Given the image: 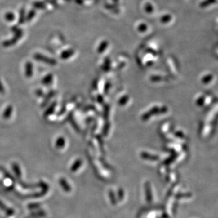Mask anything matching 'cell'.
<instances>
[{"label": "cell", "mask_w": 218, "mask_h": 218, "mask_svg": "<svg viewBox=\"0 0 218 218\" xmlns=\"http://www.w3.org/2000/svg\"><path fill=\"white\" fill-rule=\"evenodd\" d=\"M25 74L27 77H31L33 75V65L31 63H27L26 65Z\"/></svg>", "instance_id": "cell-5"}, {"label": "cell", "mask_w": 218, "mask_h": 218, "mask_svg": "<svg viewBox=\"0 0 218 218\" xmlns=\"http://www.w3.org/2000/svg\"><path fill=\"white\" fill-rule=\"evenodd\" d=\"M5 91V90H4V86L1 82V81L0 80V93L1 94H3Z\"/></svg>", "instance_id": "cell-7"}, {"label": "cell", "mask_w": 218, "mask_h": 218, "mask_svg": "<svg viewBox=\"0 0 218 218\" xmlns=\"http://www.w3.org/2000/svg\"><path fill=\"white\" fill-rule=\"evenodd\" d=\"M36 58H37L36 59L38 60L39 61H44V62L46 63L47 64H51V65H55V64H56L55 61H54V60H53L51 59H49V58H46L45 56H42L39 55L36 56Z\"/></svg>", "instance_id": "cell-4"}, {"label": "cell", "mask_w": 218, "mask_h": 218, "mask_svg": "<svg viewBox=\"0 0 218 218\" xmlns=\"http://www.w3.org/2000/svg\"><path fill=\"white\" fill-rule=\"evenodd\" d=\"M65 145V140L64 137L60 136L56 139L55 142V145L56 148L59 149H61L64 148Z\"/></svg>", "instance_id": "cell-3"}, {"label": "cell", "mask_w": 218, "mask_h": 218, "mask_svg": "<svg viewBox=\"0 0 218 218\" xmlns=\"http://www.w3.org/2000/svg\"><path fill=\"white\" fill-rule=\"evenodd\" d=\"M13 107L12 105H8L4 110L2 113V118L5 119H9L13 113Z\"/></svg>", "instance_id": "cell-1"}, {"label": "cell", "mask_w": 218, "mask_h": 218, "mask_svg": "<svg viewBox=\"0 0 218 218\" xmlns=\"http://www.w3.org/2000/svg\"><path fill=\"white\" fill-rule=\"evenodd\" d=\"M55 106H56V103H53V104H51V105L49 107V108L46 110L45 115H49L51 114L55 109Z\"/></svg>", "instance_id": "cell-6"}, {"label": "cell", "mask_w": 218, "mask_h": 218, "mask_svg": "<svg viewBox=\"0 0 218 218\" xmlns=\"http://www.w3.org/2000/svg\"><path fill=\"white\" fill-rule=\"evenodd\" d=\"M53 81V75L51 73L48 74L46 76H45L42 78V79L41 81L42 84L44 86H50L51 84H52Z\"/></svg>", "instance_id": "cell-2"}]
</instances>
